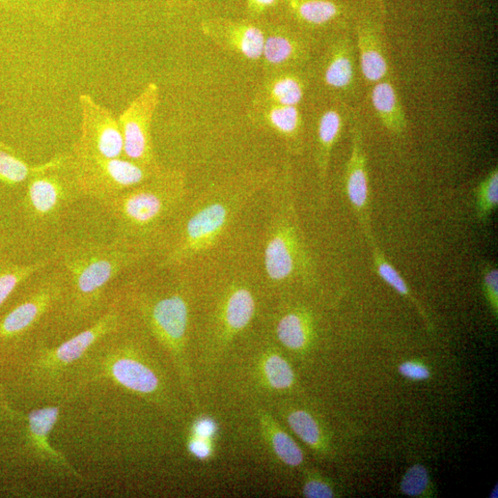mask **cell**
<instances>
[{"label": "cell", "mask_w": 498, "mask_h": 498, "mask_svg": "<svg viewBox=\"0 0 498 498\" xmlns=\"http://www.w3.org/2000/svg\"><path fill=\"white\" fill-rule=\"evenodd\" d=\"M41 168L31 166L17 157L11 147L0 142V182L16 185L27 181Z\"/></svg>", "instance_id": "cell-27"}, {"label": "cell", "mask_w": 498, "mask_h": 498, "mask_svg": "<svg viewBox=\"0 0 498 498\" xmlns=\"http://www.w3.org/2000/svg\"><path fill=\"white\" fill-rule=\"evenodd\" d=\"M371 103L386 129L397 136L406 131L408 128L406 113L391 80L386 79L375 83L371 90Z\"/></svg>", "instance_id": "cell-18"}, {"label": "cell", "mask_w": 498, "mask_h": 498, "mask_svg": "<svg viewBox=\"0 0 498 498\" xmlns=\"http://www.w3.org/2000/svg\"><path fill=\"white\" fill-rule=\"evenodd\" d=\"M65 407L66 404H48L26 411L6 405L0 410V419L12 428V452L26 466L46 477L82 481L79 470L51 442Z\"/></svg>", "instance_id": "cell-5"}, {"label": "cell", "mask_w": 498, "mask_h": 498, "mask_svg": "<svg viewBox=\"0 0 498 498\" xmlns=\"http://www.w3.org/2000/svg\"><path fill=\"white\" fill-rule=\"evenodd\" d=\"M69 173L79 195L104 203L143 184L160 170L125 157L105 158L72 150L66 157Z\"/></svg>", "instance_id": "cell-7"}, {"label": "cell", "mask_w": 498, "mask_h": 498, "mask_svg": "<svg viewBox=\"0 0 498 498\" xmlns=\"http://www.w3.org/2000/svg\"><path fill=\"white\" fill-rule=\"evenodd\" d=\"M256 313V300L251 290L234 286L224 299L220 311V328L223 336L231 339L252 323Z\"/></svg>", "instance_id": "cell-17"}, {"label": "cell", "mask_w": 498, "mask_h": 498, "mask_svg": "<svg viewBox=\"0 0 498 498\" xmlns=\"http://www.w3.org/2000/svg\"><path fill=\"white\" fill-rule=\"evenodd\" d=\"M130 299L153 336L173 358L182 380H187L185 347L188 304L185 296L180 293L162 296L136 294Z\"/></svg>", "instance_id": "cell-8"}, {"label": "cell", "mask_w": 498, "mask_h": 498, "mask_svg": "<svg viewBox=\"0 0 498 498\" xmlns=\"http://www.w3.org/2000/svg\"><path fill=\"white\" fill-rule=\"evenodd\" d=\"M217 425L212 419H202L193 425L191 434L212 438L217 433Z\"/></svg>", "instance_id": "cell-39"}, {"label": "cell", "mask_w": 498, "mask_h": 498, "mask_svg": "<svg viewBox=\"0 0 498 498\" xmlns=\"http://www.w3.org/2000/svg\"><path fill=\"white\" fill-rule=\"evenodd\" d=\"M286 420L295 434L307 445L314 449L321 446L322 432L311 413L303 410H293L287 413Z\"/></svg>", "instance_id": "cell-29"}, {"label": "cell", "mask_w": 498, "mask_h": 498, "mask_svg": "<svg viewBox=\"0 0 498 498\" xmlns=\"http://www.w3.org/2000/svg\"><path fill=\"white\" fill-rule=\"evenodd\" d=\"M260 373L262 381L274 392H286L295 382L294 370L287 360L280 353L268 352L261 360Z\"/></svg>", "instance_id": "cell-23"}, {"label": "cell", "mask_w": 498, "mask_h": 498, "mask_svg": "<svg viewBox=\"0 0 498 498\" xmlns=\"http://www.w3.org/2000/svg\"><path fill=\"white\" fill-rule=\"evenodd\" d=\"M128 327L120 298L90 325L62 341L40 338L11 360L13 386L34 405L66 404L73 372L87 353L106 337Z\"/></svg>", "instance_id": "cell-1"}, {"label": "cell", "mask_w": 498, "mask_h": 498, "mask_svg": "<svg viewBox=\"0 0 498 498\" xmlns=\"http://www.w3.org/2000/svg\"><path fill=\"white\" fill-rule=\"evenodd\" d=\"M344 128V117L340 110L330 108L325 111L319 121L318 162L321 180L327 177L330 154L334 149Z\"/></svg>", "instance_id": "cell-19"}, {"label": "cell", "mask_w": 498, "mask_h": 498, "mask_svg": "<svg viewBox=\"0 0 498 498\" xmlns=\"http://www.w3.org/2000/svg\"><path fill=\"white\" fill-rule=\"evenodd\" d=\"M147 246L120 239L102 244L81 242L60 249L58 260L63 281V295L52 317L63 329L62 341L94 322L104 311L107 287L123 271L148 255Z\"/></svg>", "instance_id": "cell-2"}, {"label": "cell", "mask_w": 498, "mask_h": 498, "mask_svg": "<svg viewBox=\"0 0 498 498\" xmlns=\"http://www.w3.org/2000/svg\"><path fill=\"white\" fill-rule=\"evenodd\" d=\"M51 261L42 260L27 265L0 262V310L20 286L45 270Z\"/></svg>", "instance_id": "cell-24"}, {"label": "cell", "mask_w": 498, "mask_h": 498, "mask_svg": "<svg viewBox=\"0 0 498 498\" xmlns=\"http://www.w3.org/2000/svg\"><path fill=\"white\" fill-rule=\"evenodd\" d=\"M481 273L486 300L496 317L498 310V270L496 267L486 263L482 268Z\"/></svg>", "instance_id": "cell-35"}, {"label": "cell", "mask_w": 498, "mask_h": 498, "mask_svg": "<svg viewBox=\"0 0 498 498\" xmlns=\"http://www.w3.org/2000/svg\"><path fill=\"white\" fill-rule=\"evenodd\" d=\"M158 103V88L150 85L119 119L124 140V157L157 169L152 141V121Z\"/></svg>", "instance_id": "cell-13"}, {"label": "cell", "mask_w": 498, "mask_h": 498, "mask_svg": "<svg viewBox=\"0 0 498 498\" xmlns=\"http://www.w3.org/2000/svg\"><path fill=\"white\" fill-rule=\"evenodd\" d=\"M187 448L191 455L200 460H206L212 455V438L190 435Z\"/></svg>", "instance_id": "cell-36"}, {"label": "cell", "mask_w": 498, "mask_h": 498, "mask_svg": "<svg viewBox=\"0 0 498 498\" xmlns=\"http://www.w3.org/2000/svg\"><path fill=\"white\" fill-rule=\"evenodd\" d=\"M71 0H0V4L15 8L25 15L39 22L40 25H53L62 16Z\"/></svg>", "instance_id": "cell-21"}, {"label": "cell", "mask_w": 498, "mask_h": 498, "mask_svg": "<svg viewBox=\"0 0 498 498\" xmlns=\"http://www.w3.org/2000/svg\"><path fill=\"white\" fill-rule=\"evenodd\" d=\"M268 120L274 129L286 137H295L301 128V115L294 105L276 104L270 111Z\"/></svg>", "instance_id": "cell-32"}, {"label": "cell", "mask_w": 498, "mask_h": 498, "mask_svg": "<svg viewBox=\"0 0 498 498\" xmlns=\"http://www.w3.org/2000/svg\"><path fill=\"white\" fill-rule=\"evenodd\" d=\"M126 328L104 339L83 358L73 372L67 403L120 392L174 413L176 406L159 365L125 336Z\"/></svg>", "instance_id": "cell-3"}, {"label": "cell", "mask_w": 498, "mask_h": 498, "mask_svg": "<svg viewBox=\"0 0 498 498\" xmlns=\"http://www.w3.org/2000/svg\"><path fill=\"white\" fill-rule=\"evenodd\" d=\"M291 210L286 209L272 221L265 245L264 265L269 279L284 283L310 273L311 262L304 248Z\"/></svg>", "instance_id": "cell-9"}, {"label": "cell", "mask_w": 498, "mask_h": 498, "mask_svg": "<svg viewBox=\"0 0 498 498\" xmlns=\"http://www.w3.org/2000/svg\"><path fill=\"white\" fill-rule=\"evenodd\" d=\"M359 73L354 41L349 38L337 40L331 47L324 67L325 86L344 95L354 96L359 86Z\"/></svg>", "instance_id": "cell-16"}, {"label": "cell", "mask_w": 498, "mask_h": 498, "mask_svg": "<svg viewBox=\"0 0 498 498\" xmlns=\"http://www.w3.org/2000/svg\"><path fill=\"white\" fill-rule=\"evenodd\" d=\"M429 476L423 465L411 467L404 475L402 481L403 492L410 496H419L427 488Z\"/></svg>", "instance_id": "cell-34"}, {"label": "cell", "mask_w": 498, "mask_h": 498, "mask_svg": "<svg viewBox=\"0 0 498 498\" xmlns=\"http://www.w3.org/2000/svg\"><path fill=\"white\" fill-rule=\"evenodd\" d=\"M233 203L228 200L214 201L194 212L165 256L162 266L181 265L212 246L229 225L234 215Z\"/></svg>", "instance_id": "cell-10"}, {"label": "cell", "mask_w": 498, "mask_h": 498, "mask_svg": "<svg viewBox=\"0 0 498 498\" xmlns=\"http://www.w3.org/2000/svg\"><path fill=\"white\" fill-rule=\"evenodd\" d=\"M228 39L245 58L253 61L261 58L265 37L260 28L252 24H234L229 27Z\"/></svg>", "instance_id": "cell-25"}, {"label": "cell", "mask_w": 498, "mask_h": 498, "mask_svg": "<svg viewBox=\"0 0 498 498\" xmlns=\"http://www.w3.org/2000/svg\"><path fill=\"white\" fill-rule=\"evenodd\" d=\"M81 130L74 150L105 158L124 156L119 120L87 95H80Z\"/></svg>", "instance_id": "cell-12"}, {"label": "cell", "mask_w": 498, "mask_h": 498, "mask_svg": "<svg viewBox=\"0 0 498 498\" xmlns=\"http://www.w3.org/2000/svg\"><path fill=\"white\" fill-rule=\"evenodd\" d=\"M185 198L183 178L178 173L159 171L104 203L115 219L122 241L149 247L154 236Z\"/></svg>", "instance_id": "cell-4"}, {"label": "cell", "mask_w": 498, "mask_h": 498, "mask_svg": "<svg viewBox=\"0 0 498 498\" xmlns=\"http://www.w3.org/2000/svg\"><path fill=\"white\" fill-rule=\"evenodd\" d=\"M297 17L310 25L322 26L340 13L337 4L330 0H287Z\"/></svg>", "instance_id": "cell-26"}, {"label": "cell", "mask_w": 498, "mask_h": 498, "mask_svg": "<svg viewBox=\"0 0 498 498\" xmlns=\"http://www.w3.org/2000/svg\"><path fill=\"white\" fill-rule=\"evenodd\" d=\"M261 422L267 442L274 455L288 466L301 465L303 454L291 436L266 415H263Z\"/></svg>", "instance_id": "cell-22"}, {"label": "cell", "mask_w": 498, "mask_h": 498, "mask_svg": "<svg viewBox=\"0 0 498 498\" xmlns=\"http://www.w3.org/2000/svg\"><path fill=\"white\" fill-rule=\"evenodd\" d=\"M354 40L360 73L368 85L390 76L389 53L382 21L365 19L357 23Z\"/></svg>", "instance_id": "cell-15"}, {"label": "cell", "mask_w": 498, "mask_h": 498, "mask_svg": "<svg viewBox=\"0 0 498 498\" xmlns=\"http://www.w3.org/2000/svg\"><path fill=\"white\" fill-rule=\"evenodd\" d=\"M63 291L61 273L48 274L0 318V361L7 362L29 347L28 340L57 311Z\"/></svg>", "instance_id": "cell-6"}, {"label": "cell", "mask_w": 498, "mask_h": 498, "mask_svg": "<svg viewBox=\"0 0 498 498\" xmlns=\"http://www.w3.org/2000/svg\"><path fill=\"white\" fill-rule=\"evenodd\" d=\"M372 248L373 255V264L377 273L380 276V278L386 282L387 285L391 286L396 292L401 295L410 299L418 308L421 310L422 314H425L421 309L420 304L415 299L406 282L403 278L400 272L394 267V265L386 260L385 254L381 251L380 247L378 245L376 240L369 244Z\"/></svg>", "instance_id": "cell-28"}, {"label": "cell", "mask_w": 498, "mask_h": 498, "mask_svg": "<svg viewBox=\"0 0 498 498\" xmlns=\"http://www.w3.org/2000/svg\"><path fill=\"white\" fill-rule=\"evenodd\" d=\"M345 189L349 203L369 243L375 241L370 217V187L368 159L361 125L353 123L352 149L345 172Z\"/></svg>", "instance_id": "cell-14"}, {"label": "cell", "mask_w": 498, "mask_h": 498, "mask_svg": "<svg viewBox=\"0 0 498 498\" xmlns=\"http://www.w3.org/2000/svg\"><path fill=\"white\" fill-rule=\"evenodd\" d=\"M399 371L411 380H426L430 378L429 369L418 362H405L400 366Z\"/></svg>", "instance_id": "cell-38"}, {"label": "cell", "mask_w": 498, "mask_h": 498, "mask_svg": "<svg viewBox=\"0 0 498 498\" xmlns=\"http://www.w3.org/2000/svg\"><path fill=\"white\" fill-rule=\"evenodd\" d=\"M311 320L307 313L293 311L285 314L277 324V337L292 351H301L311 336Z\"/></svg>", "instance_id": "cell-20"}, {"label": "cell", "mask_w": 498, "mask_h": 498, "mask_svg": "<svg viewBox=\"0 0 498 498\" xmlns=\"http://www.w3.org/2000/svg\"><path fill=\"white\" fill-rule=\"evenodd\" d=\"M303 494L309 498H330L335 496V491L327 482L313 477L304 484Z\"/></svg>", "instance_id": "cell-37"}, {"label": "cell", "mask_w": 498, "mask_h": 498, "mask_svg": "<svg viewBox=\"0 0 498 498\" xmlns=\"http://www.w3.org/2000/svg\"><path fill=\"white\" fill-rule=\"evenodd\" d=\"M66 157L41 164L40 170L27 180L26 209L37 220L54 217L74 194L79 195L67 169Z\"/></svg>", "instance_id": "cell-11"}, {"label": "cell", "mask_w": 498, "mask_h": 498, "mask_svg": "<svg viewBox=\"0 0 498 498\" xmlns=\"http://www.w3.org/2000/svg\"><path fill=\"white\" fill-rule=\"evenodd\" d=\"M276 0H247L249 11L254 13H261L273 6Z\"/></svg>", "instance_id": "cell-40"}, {"label": "cell", "mask_w": 498, "mask_h": 498, "mask_svg": "<svg viewBox=\"0 0 498 498\" xmlns=\"http://www.w3.org/2000/svg\"><path fill=\"white\" fill-rule=\"evenodd\" d=\"M299 45L284 35H274L265 38L263 54L265 60L272 65H282L298 55Z\"/></svg>", "instance_id": "cell-31"}, {"label": "cell", "mask_w": 498, "mask_h": 498, "mask_svg": "<svg viewBox=\"0 0 498 498\" xmlns=\"http://www.w3.org/2000/svg\"><path fill=\"white\" fill-rule=\"evenodd\" d=\"M270 94L277 104L297 106L303 98L304 91L297 77L287 75L273 82Z\"/></svg>", "instance_id": "cell-33"}, {"label": "cell", "mask_w": 498, "mask_h": 498, "mask_svg": "<svg viewBox=\"0 0 498 498\" xmlns=\"http://www.w3.org/2000/svg\"><path fill=\"white\" fill-rule=\"evenodd\" d=\"M477 214L479 221L486 224L498 205V171L494 169L477 186Z\"/></svg>", "instance_id": "cell-30"}]
</instances>
